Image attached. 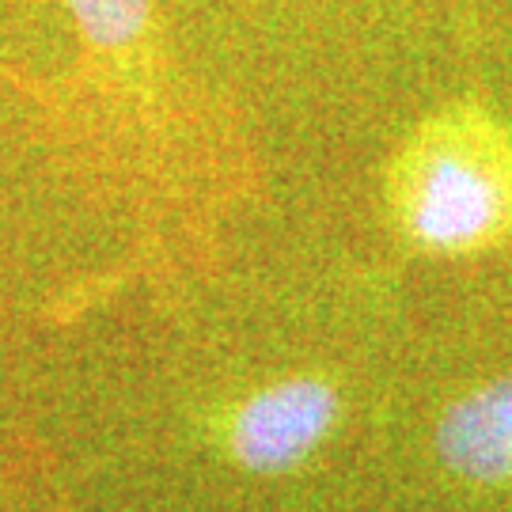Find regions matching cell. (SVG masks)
<instances>
[{
	"instance_id": "4",
	"label": "cell",
	"mask_w": 512,
	"mask_h": 512,
	"mask_svg": "<svg viewBox=\"0 0 512 512\" xmlns=\"http://www.w3.org/2000/svg\"><path fill=\"white\" fill-rule=\"evenodd\" d=\"M65 4L80 23V31L107 50L133 42L148 23V0H65Z\"/></svg>"
},
{
	"instance_id": "3",
	"label": "cell",
	"mask_w": 512,
	"mask_h": 512,
	"mask_svg": "<svg viewBox=\"0 0 512 512\" xmlns=\"http://www.w3.org/2000/svg\"><path fill=\"white\" fill-rule=\"evenodd\" d=\"M437 452L459 478L486 486L512 482V376L478 387L444 410Z\"/></svg>"
},
{
	"instance_id": "2",
	"label": "cell",
	"mask_w": 512,
	"mask_h": 512,
	"mask_svg": "<svg viewBox=\"0 0 512 512\" xmlns=\"http://www.w3.org/2000/svg\"><path fill=\"white\" fill-rule=\"evenodd\" d=\"M338 414L334 387L311 376L281 380L251 395L232 418V456L239 467L258 475H277L319 448Z\"/></svg>"
},
{
	"instance_id": "1",
	"label": "cell",
	"mask_w": 512,
	"mask_h": 512,
	"mask_svg": "<svg viewBox=\"0 0 512 512\" xmlns=\"http://www.w3.org/2000/svg\"><path fill=\"white\" fill-rule=\"evenodd\" d=\"M391 209L421 251L501 243L512 232V133L478 107L429 118L391 167Z\"/></svg>"
}]
</instances>
